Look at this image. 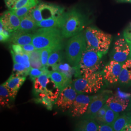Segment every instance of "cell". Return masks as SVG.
Wrapping results in <instances>:
<instances>
[{"mask_svg": "<svg viewBox=\"0 0 131 131\" xmlns=\"http://www.w3.org/2000/svg\"><path fill=\"white\" fill-rule=\"evenodd\" d=\"M129 124H131V114H124L119 116L113 124L114 131H122L124 128Z\"/></svg>", "mask_w": 131, "mask_h": 131, "instance_id": "cell-23", "label": "cell"}, {"mask_svg": "<svg viewBox=\"0 0 131 131\" xmlns=\"http://www.w3.org/2000/svg\"><path fill=\"white\" fill-rule=\"evenodd\" d=\"M53 70H57L62 72L70 79H71L73 74L76 75V77H80L78 68L71 67L69 64H60V63L52 67Z\"/></svg>", "mask_w": 131, "mask_h": 131, "instance_id": "cell-20", "label": "cell"}, {"mask_svg": "<svg viewBox=\"0 0 131 131\" xmlns=\"http://www.w3.org/2000/svg\"><path fill=\"white\" fill-rule=\"evenodd\" d=\"M124 38L128 44L131 43V27L127 28L123 33Z\"/></svg>", "mask_w": 131, "mask_h": 131, "instance_id": "cell-38", "label": "cell"}, {"mask_svg": "<svg viewBox=\"0 0 131 131\" xmlns=\"http://www.w3.org/2000/svg\"><path fill=\"white\" fill-rule=\"evenodd\" d=\"M129 45V48H130V55H129V58L131 59V43L128 44Z\"/></svg>", "mask_w": 131, "mask_h": 131, "instance_id": "cell-42", "label": "cell"}, {"mask_svg": "<svg viewBox=\"0 0 131 131\" xmlns=\"http://www.w3.org/2000/svg\"><path fill=\"white\" fill-rule=\"evenodd\" d=\"M18 0H5V4L7 7H8L9 5H11L12 4H13L14 2L17 1Z\"/></svg>", "mask_w": 131, "mask_h": 131, "instance_id": "cell-40", "label": "cell"}, {"mask_svg": "<svg viewBox=\"0 0 131 131\" xmlns=\"http://www.w3.org/2000/svg\"><path fill=\"white\" fill-rule=\"evenodd\" d=\"M123 64L112 60L105 66L103 70V77L108 83L110 84L117 83Z\"/></svg>", "mask_w": 131, "mask_h": 131, "instance_id": "cell-11", "label": "cell"}, {"mask_svg": "<svg viewBox=\"0 0 131 131\" xmlns=\"http://www.w3.org/2000/svg\"></svg>", "mask_w": 131, "mask_h": 131, "instance_id": "cell-44", "label": "cell"}, {"mask_svg": "<svg viewBox=\"0 0 131 131\" xmlns=\"http://www.w3.org/2000/svg\"><path fill=\"white\" fill-rule=\"evenodd\" d=\"M119 113L116 112L108 107L103 117V123H107L113 125V123L119 117Z\"/></svg>", "mask_w": 131, "mask_h": 131, "instance_id": "cell-30", "label": "cell"}, {"mask_svg": "<svg viewBox=\"0 0 131 131\" xmlns=\"http://www.w3.org/2000/svg\"><path fill=\"white\" fill-rule=\"evenodd\" d=\"M32 0H18L12 4L8 8L9 10L16 9L27 5Z\"/></svg>", "mask_w": 131, "mask_h": 131, "instance_id": "cell-34", "label": "cell"}, {"mask_svg": "<svg viewBox=\"0 0 131 131\" xmlns=\"http://www.w3.org/2000/svg\"><path fill=\"white\" fill-rule=\"evenodd\" d=\"M98 131H113L114 129L112 125L107 123H101L99 124Z\"/></svg>", "mask_w": 131, "mask_h": 131, "instance_id": "cell-35", "label": "cell"}, {"mask_svg": "<svg viewBox=\"0 0 131 131\" xmlns=\"http://www.w3.org/2000/svg\"><path fill=\"white\" fill-rule=\"evenodd\" d=\"M87 46L102 52H107L112 40V36L95 27H88L84 32Z\"/></svg>", "mask_w": 131, "mask_h": 131, "instance_id": "cell-5", "label": "cell"}, {"mask_svg": "<svg viewBox=\"0 0 131 131\" xmlns=\"http://www.w3.org/2000/svg\"><path fill=\"white\" fill-rule=\"evenodd\" d=\"M121 84H126L131 82V59H129L122 66V70L119 77Z\"/></svg>", "mask_w": 131, "mask_h": 131, "instance_id": "cell-19", "label": "cell"}, {"mask_svg": "<svg viewBox=\"0 0 131 131\" xmlns=\"http://www.w3.org/2000/svg\"><path fill=\"white\" fill-rule=\"evenodd\" d=\"M111 93L110 91L104 90L100 93L91 96L89 106L85 113L88 118L93 119L96 113L105 104Z\"/></svg>", "mask_w": 131, "mask_h": 131, "instance_id": "cell-8", "label": "cell"}, {"mask_svg": "<svg viewBox=\"0 0 131 131\" xmlns=\"http://www.w3.org/2000/svg\"><path fill=\"white\" fill-rule=\"evenodd\" d=\"M25 76L12 74L8 80L3 84L9 91L12 99H15L19 90L26 80Z\"/></svg>", "mask_w": 131, "mask_h": 131, "instance_id": "cell-13", "label": "cell"}, {"mask_svg": "<svg viewBox=\"0 0 131 131\" xmlns=\"http://www.w3.org/2000/svg\"><path fill=\"white\" fill-rule=\"evenodd\" d=\"M10 52L14 63L23 64L29 70L31 68L30 62V57L28 53H24L23 54H17L15 53L12 50H11Z\"/></svg>", "mask_w": 131, "mask_h": 131, "instance_id": "cell-24", "label": "cell"}, {"mask_svg": "<svg viewBox=\"0 0 131 131\" xmlns=\"http://www.w3.org/2000/svg\"><path fill=\"white\" fill-rule=\"evenodd\" d=\"M29 70L23 64L14 63L12 74L26 77L29 75Z\"/></svg>", "mask_w": 131, "mask_h": 131, "instance_id": "cell-29", "label": "cell"}, {"mask_svg": "<svg viewBox=\"0 0 131 131\" xmlns=\"http://www.w3.org/2000/svg\"><path fill=\"white\" fill-rule=\"evenodd\" d=\"M61 50H57L52 52L48 58L46 68L52 67L59 64L62 59Z\"/></svg>", "mask_w": 131, "mask_h": 131, "instance_id": "cell-27", "label": "cell"}, {"mask_svg": "<svg viewBox=\"0 0 131 131\" xmlns=\"http://www.w3.org/2000/svg\"><path fill=\"white\" fill-rule=\"evenodd\" d=\"M1 22L4 27L10 32H13L19 29L20 18L10 10L5 11L1 17Z\"/></svg>", "mask_w": 131, "mask_h": 131, "instance_id": "cell-12", "label": "cell"}, {"mask_svg": "<svg viewBox=\"0 0 131 131\" xmlns=\"http://www.w3.org/2000/svg\"><path fill=\"white\" fill-rule=\"evenodd\" d=\"M71 84L61 91L55 103L56 106L63 112L70 109L78 94Z\"/></svg>", "mask_w": 131, "mask_h": 131, "instance_id": "cell-7", "label": "cell"}, {"mask_svg": "<svg viewBox=\"0 0 131 131\" xmlns=\"http://www.w3.org/2000/svg\"><path fill=\"white\" fill-rule=\"evenodd\" d=\"M52 81L49 75L43 74L37 77L33 81L34 82V91L36 94L38 95L41 93L48 94L50 92L59 95V93L54 92L48 88V85Z\"/></svg>", "mask_w": 131, "mask_h": 131, "instance_id": "cell-14", "label": "cell"}, {"mask_svg": "<svg viewBox=\"0 0 131 131\" xmlns=\"http://www.w3.org/2000/svg\"><path fill=\"white\" fill-rule=\"evenodd\" d=\"M87 46L84 33L80 32L70 38L66 47V55L69 64L79 68L83 53Z\"/></svg>", "mask_w": 131, "mask_h": 131, "instance_id": "cell-4", "label": "cell"}, {"mask_svg": "<svg viewBox=\"0 0 131 131\" xmlns=\"http://www.w3.org/2000/svg\"><path fill=\"white\" fill-rule=\"evenodd\" d=\"M119 1L121 2H129V3H131V0H118Z\"/></svg>", "mask_w": 131, "mask_h": 131, "instance_id": "cell-43", "label": "cell"}, {"mask_svg": "<svg viewBox=\"0 0 131 131\" xmlns=\"http://www.w3.org/2000/svg\"><path fill=\"white\" fill-rule=\"evenodd\" d=\"M72 85L78 93H95L103 85V75L99 71L74 80Z\"/></svg>", "mask_w": 131, "mask_h": 131, "instance_id": "cell-6", "label": "cell"}, {"mask_svg": "<svg viewBox=\"0 0 131 131\" xmlns=\"http://www.w3.org/2000/svg\"><path fill=\"white\" fill-rule=\"evenodd\" d=\"M38 27L37 23L33 19L29 11L26 15L20 18V26L18 30L27 33H31L35 32Z\"/></svg>", "mask_w": 131, "mask_h": 131, "instance_id": "cell-18", "label": "cell"}, {"mask_svg": "<svg viewBox=\"0 0 131 131\" xmlns=\"http://www.w3.org/2000/svg\"><path fill=\"white\" fill-rule=\"evenodd\" d=\"M50 72V71H49L46 67H44L41 69L31 68L29 71V75L31 79L33 81L37 77L43 74H47L49 75Z\"/></svg>", "mask_w": 131, "mask_h": 131, "instance_id": "cell-32", "label": "cell"}, {"mask_svg": "<svg viewBox=\"0 0 131 131\" xmlns=\"http://www.w3.org/2000/svg\"><path fill=\"white\" fill-rule=\"evenodd\" d=\"M11 50L13 52L17 53V54H23L25 53L24 51V49L22 47V46L19 44H13L11 45Z\"/></svg>", "mask_w": 131, "mask_h": 131, "instance_id": "cell-36", "label": "cell"}, {"mask_svg": "<svg viewBox=\"0 0 131 131\" xmlns=\"http://www.w3.org/2000/svg\"><path fill=\"white\" fill-rule=\"evenodd\" d=\"M122 131H131V124H129L124 128Z\"/></svg>", "mask_w": 131, "mask_h": 131, "instance_id": "cell-41", "label": "cell"}, {"mask_svg": "<svg viewBox=\"0 0 131 131\" xmlns=\"http://www.w3.org/2000/svg\"><path fill=\"white\" fill-rule=\"evenodd\" d=\"M62 47H52L41 49V60L43 67H46L48 58L52 52L57 50H62Z\"/></svg>", "mask_w": 131, "mask_h": 131, "instance_id": "cell-28", "label": "cell"}, {"mask_svg": "<svg viewBox=\"0 0 131 131\" xmlns=\"http://www.w3.org/2000/svg\"><path fill=\"white\" fill-rule=\"evenodd\" d=\"M34 34L27 33L17 30L11 32L10 41L13 44L24 45L31 43L32 42Z\"/></svg>", "mask_w": 131, "mask_h": 131, "instance_id": "cell-15", "label": "cell"}, {"mask_svg": "<svg viewBox=\"0 0 131 131\" xmlns=\"http://www.w3.org/2000/svg\"><path fill=\"white\" fill-rule=\"evenodd\" d=\"M49 76L52 82L59 89L60 92L72 82L71 79H70L67 76L57 70L50 71Z\"/></svg>", "mask_w": 131, "mask_h": 131, "instance_id": "cell-17", "label": "cell"}, {"mask_svg": "<svg viewBox=\"0 0 131 131\" xmlns=\"http://www.w3.org/2000/svg\"><path fill=\"white\" fill-rule=\"evenodd\" d=\"M108 106L105 103L102 107L101 108L94 116L93 119L99 123L100 124L103 123V117L106 112Z\"/></svg>", "mask_w": 131, "mask_h": 131, "instance_id": "cell-33", "label": "cell"}, {"mask_svg": "<svg viewBox=\"0 0 131 131\" xmlns=\"http://www.w3.org/2000/svg\"><path fill=\"white\" fill-rule=\"evenodd\" d=\"M130 52L129 45L124 38H119L114 44L112 51L113 60L124 63L129 57Z\"/></svg>", "mask_w": 131, "mask_h": 131, "instance_id": "cell-10", "label": "cell"}, {"mask_svg": "<svg viewBox=\"0 0 131 131\" xmlns=\"http://www.w3.org/2000/svg\"><path fill=\"white\" fill-rule=\"evenodd\" d=\"M85 25L84 16L76 9L65 13L61 32L64 38H70L80 33Z\"/></svg>", "mask_w": 131, "mask_h": 131, "instance_id": "cell-3", "label": "cell"}, {"mask_svg": "<svg viewBox=\"0 0 131 131\" xmlns=\"http://www.w3.org/2000/svg\"><path fill=\"white\" fill-rule=\"evenodd\" d=\"M39 98L37 99L36 102L38 103H41L44 105L48 110H52V100L49 98L46 94L41 93L38 94Z\"/></svg>", "mask_w": 131, "mask_h": 131, "instance_id": "cell-31", "label": "cell"}, {"mask_svg": "<svg viewBox=\"0 0 131 131\" xmlns=\"http://www.w3.org/2000/svg\"><path fill=\"white\" fill-rule=\"evenodd\" d=\"M129 102L128 100L119 98L116 95L110 96L108 98L106 104L108 107L117 113L122 112L126 109Z\"/></svg>", "mask_w": 131, "mask_h": 131, "instance_id": "cell-16", "label": "cell"}, {"mask_svg": "<svg viewBox=\"0 0 131 131\" xmlns=\"http://www.w3.org/2000/svg\"><path fill=\"white\" fill-rule=\"evenodd\" d=\"M115 95L119 98L122 99L124 100H128L131 96V94L122 92L120 90H117Z\"/></svg>", "mask_w": 131, "mask_h": 131, "instance_id": "cell-39", "label": "cell"}, {"mask_svg": "<svg viewBox=\"0 0 131 131\" xmlns=\"http://www.w3.org/2000/svg\"><path fill=\"white\" fill-rule=\"evenodd\" d=\"M63 16L59 18H50L43 19L40 22L37 23V25L40 28H58L61 29L63 21Z\"/></svg>", "mask_w": 131, "mask_h": 131, "instance_id": "cell-21", "label": "cell"}, {"mask_svg": "<svg viewBox=\"0 0 131 131\" xmlns=\"http://www.w3.org/2000/svg\"><path fill=\"white\" fill-rule=\"evenodd\" d=\"M63 36L58 28H40L34 33L32 43L37 49L63 47Z\"/></svg>", "mask_w": 131, "mask_h": 131, "instance_id": "cell-1", "label": "cell"}, {"mask_svg": "<svg viewBox=\"0 0 131 131\" xmlns=\"http://www.w3.org/2000/svg\"><path fill=\"white\" fill-rule=\"evenodd\" d=\"M21 46H22V47L24 49L25 53H29V52H33L37 49L35 47V46L32 43H30V44H28L21 45Z\"/></svg>", "mask_w": 131, "mask_h": 131, "instance_id": "cell-37", "label": "cell"}, {"mask_svg": "<svg viewBox=\"0 0 131 131\" xmlns=\"http://www.w3.org/2000/svg\"><path fill=\"white\" fill-rule=\"evenodd\" d=\"M91 97L84 93H78L72 105L70 107V113L73 117H78L84 115L86 112Z\"/></svg>", "mask_w": 131, "mask_h": 131, "instance_id": "cell-9", "label": "cell"}, {"mask_svg": "<svg viewBox=\"0 0 131 131\" xmlns=\"http://www.w3.org/2000/svg\"><path fill=\"white\" fill-rule=\"evenodd\" d=\"M11 97L8 90L3 84L0 86V103L2 106L7 107L9 106Z\"/></svg>", "mask_w": 131, "mask_h": 131, "instance_id": "cell-26", "label": "cell"}, {"mask_svg": "<svg viewBox=\"0 0 131 131\" xmlns=\"http://www.w3.org/2000/svg\"><path fill=\"white\" fill-rule=\"evenodd\" d=\"M103 55L102 52L87 46L80 62V76L90 75L99 71L102 64Z\"/></svg>", "mask_w": 131, "mask_h": 131, "instance_id": "cell-2", "label": "cell"}, {"mask_svg": "<svg viewBox=\"0 0 131 131\" xmlns=\"http://www.w3.org/2000/svg\"><path fill=\"white\" fill-rule=\"evenodd\" d=\"M99 124L95 120L88 118L81 121L76 125V130L81 131H98Z\"/></svg>", "mask_w": 131, "mask_h": 131, "instance_id": "cell-22", "label": "cell"}, {"mask_svg": "<svg viewBox=\"0 0 131 131\" xmlns=\"http://www.w3.org/2000/svg\"><path fill=\"white\" fill-rule=\"evenodd\" d=\"M39 0H32L27 5L22 7L16 9L10 10L14 14H16L20 18L26 15L34 7L38 4Z\"/></svg>", "mask_w": 131, "mask_h": 131, "instance_id": "cell-25", "label": "cell"}]
</instances>
